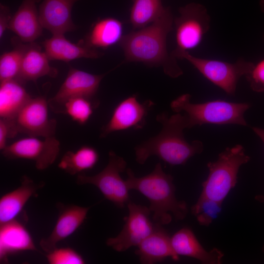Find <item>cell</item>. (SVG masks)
Segmentation results:
<instances>
[{
  "mask_svg": "<svg viewBox=\"0 0 264 264\" xmlns=\"http://www.w3.org/2000/svg\"><path fill=\"white\" fill-rule=\"evenodd\" d=\"M41 0H22L12 16L8 29L15 33L23 43L34 42L42 34L44 28L39 19L37 4Z\"/></svg>",
  "mask_w": 264,
  "mask_h": 264,
  "instance_id": "cell-18",
  "label": "cell"
},
{
  "mask_svg": "<svg viewBox=\"0 0 264 264\" xmlns=\"http://www.w3.org/2000/svg\"><path fill=\"white\" fill-rule=\"evenodd\" d=\"M251 88L257 92H264V59L259 62L245 76Z\"/></svg>",
  "mask_w": 264,
  "mask_h": 264,
  "instance_id": "cell-31",
  "label": "cell"
},
{
  "mask_svg": "<svg viewBox=\"0 0 264 264\" xmlns=\"http://www.w3.org/2000/svg\"><path fill=\"white\" fill-rule=\"evenodd\" d=\"M129 215L121 232L115 237L109 238L106 244L118 252L138 246L154 230L156 224L150 219L151 212L149 207L129 201Z\"/></svg>",
  "mask_w": 264,
  "mask_h": 264,
  "instance_id": "cell-10",
  "label": "cell"
},
{
  "mask_svg": "<svg viewBox=\"0 0 264 264\" xmlns=\"http://www.w3.org/2000/svg\"><path fill=\"white\" fill-rule=\"evenodd\" d=\"M59 216L50 235L41 239L40 245L47 253L57 247V243L75 232L85 220L90 207L59 204Z\"/></svg>",
  "mask_w": 264,
  "mask_h": 264,
  "instance_id": "cell-14",
  "label": "cell"
},
{
  "mask_svg": "<svg viewBox=\"0 0 264 264\" xmlns=\"http://www.w3.org/2000/svg\"><path fill=\"white\" fill-rule=\"evenodd\" d=\"M254 132L261 138L264 144V129L258 127H253Z\"/></svg>",
  "mask_w": 264,
  "mask_h": 264,
  "instance_id": "cell-34",
  "label": "cell"
},
{
  "mask_svg": "<svg viewBox=\"0 0 264 264\" xmlns=\"http://www.w3.org/2000/svg\"><path fill=\"white\" fill-rule=\"evenodd\" d=\"M44 185L36 183L27 176H22L20 186L3 195L0 198V225L16 219L24 205Z\"/></svg>",
  "mask_w": 264,
  "mask_h": 264,
  "instance_id": "cell-21",
  "label": "cell"
},
{
  "mask_svg": "<svg viewBox=\"0 0 264 264\" xmlns=\"http://www.w3.org/2000/svg\"><path fill=\"white\" fill-rule=\"evenodd\" d=\"M154 105L149 100L140 103L135 94L127 97L114 108L110 119L102 127L100 137L105 138L116 131L142 128L148 112Z\"/></svg>",
  "mask_w": 264,
  "mask_h": 264,
  "instance_id": "cell-13",
  "label": "cell"
},
{
  "mask_svg": "<svg viewBox=\"0 0 264 264\" xmlns=\"http://www.w3.org/2000/svg\"><path fill=\"white\" fill-rule=\"evenodd\" d=\"M156 120L162 125L160 132L134 148L138 163L143 164L149 157L155 155L172 166L184 165L191 157L202 153L201 141L189 143L184 138L183 131L187 128L185 114L176 113L169 116L163 112L156 116Z\"/></svg>",
  "mask_w": 264,
  "mask_h": 264,
  "instance_id": "cell-2",
  "label": "cell"
},
{
  "mask_svg": "<svg viewBox=\"0 0 264 264\" xmlns=\"http://www.w3.org/2000/svg\"><path fill=\"white\" fill-rule=\"evenodd\" d=\"M49 61L45 52L42 50L38 44L34 42L29 43L16 80L23 84L27 81L36 82L39 78L45 76L57 77L58 70L50 65Z\"/></svg>",
  "mask_w": 264,
  "mask_h": 264,
  "instance_id": "cell-22",
  "label": "cell"
},
{
  "mask_svg": "<svg viewBox=\"0 0 264 264\" xmlns=\"http://www.w3.org/2000/svg\"><path fill=\"white\" fill-rule=\"evenodd\" d=\"M99 160V154L93 147L84 145L75 151H67L58 167L70 175L93 168Z\"/></svg>",
  "mask_w": 264,
  "mask_h": 264,
  "instance_id": "cell-25",
  "label": "cell"
},
{
  "mask_svg": "<svg viewBox=\"0 0 264 264\" xmlns=\"http://www.w3.org/2000/svg\"><path fill=\"white\" fill-rule=\"evenodd\" d=\"M60 150V143L55 136L45 137L43 140L29 136L7 145L1 151L2 155L7 159L33 160L36 168L43 170L55 162Z\"/></svg>",
  "mask_w": 264,
  "mask_h": 264,
  "instance_id": "cell-11",
  "label": "cell"
},
{
  "mask_svg": "<svg viewBox=\"0 0 264 264\" xmlns=\"http://www.w3.org/2000/svg\"><path fill=\"white\" fill-rule=\"evenodd\" d=\"M174 20L176 47L175 50L188 51L197 47L209 29L210 17L205 7L190 3L179 9Z\"/></svg>",
  "mask_w": 264,
  "mask_h": 264,
  "instance_id": "cell-9",
  "label": "cell"
},
{
  "mask_svg": "<svg viewBox=\"0 0 264 264\" xmlns=\"http://www.w3.org/2000/svg\"><path fill=\"white\" fill-rule=\"evenodd\" d=\"M31 98L22 84L17 80L0 82V118H13Z\"/></svg>",
  "mask_w": 264,
  "mask_h": 264,
  "instance_id": "cell-23",
  "label": "cell"
},
{
  "mask_svg": "<svg viewBox=\"0 0 264 264\" xmlns=\"http://www.w3.org/2000/svg\"><path fill=\"white\" fill-rule=\"evenodd\" d=\"M126 181L129 189L138 191L150 201L149 209L153 213V220L156 224H169L173 217L176 220H182L188 212L187 203L176 197V188L173 178L162 170L157 163L153 171L142 176H135L132 169L127 170Z\"/></svg>",
  "mask_w": 264,
  "mask_h": 264,
  "instance_id": "cell-3",
  "label": "cell"
},
{
  "mask_svg": "<svg viewBox=\"0 0 264 264\" xmlns=\"http://www.w3.org/2000/svg\"><path fill=\"white\" fill-rule=\"evenodd\" d=\"M171 54L176 59L188 61L204 77L229 95L235 94L240 78L247 75L254 65L253 63L242 59L234 63H230L198 58L188 51L174 50Z\"/></svg>",
  "mask_w": 264,
  "mask_h": 264,
  "instance_id": "cell-6",
  "label": "cell"
},
{
  "mask_svg": "<svg viewBox=\"0 0 264 264\" xmlns=\"http://www.w3.org/2000/svg\"><path fill=\"white\" fill-rule=\"evenodd\" d=\"M171 242L177 255L194 258L204 264H220L224 256L223 253L217 248L205 250L189 227H183L176 232L171 237Z\"/></svg>",
  "mask_w": 264,
  "mask_h": 264,
  "instance_id": "cell-19",
  "label": "cell"
},
{
  "mask_svg": "<svg viewBox=\"0 0 264 264\" xmlns=\"http://www.w3.org/2000/svg\"></svg>",
  "mask_w": 264,
  "mask_h": 264,
  "instance_id": "cell-36",
  "label": "cell"
},
{
  "mask_svg": "<svg viewBox=\"0 0 264 264\" xmlns=\"http://www.w3.org/2000/svg\"><path fill=\"white\" fill-rule=\"evenodd\" d=\"M174 19L169 7L151 24L123 36L119 44L128 62H141L150 66L161 67L171 78L183 71L176 58L169 53L167 38L173 29Z\"/></svg>",
  "mask_w": 264,
  "mask_h": 264,
  "instance_id": "cell-1",
  "label": "cell"
},
{
  "mask_svg": "<svg viewBox=\"0 0 264 264\" xmlns=\"http://www.w3.org/2000/svg\"><path fill=\"white\" fill-rule=\"evenodd\" d=\"M11 43L13 49L3 53L0 57V83L17 79L29 45V43L22 42L17 36L12 38Z\"/></svg>",
  "mask_w": 264,
  "mask_h": 264,
  "instance_id": "cell-26",
  "label": "cell"
},
{
  "mask_svg": "<svg viewBox=\"0 0 264 264\" xmlns=\"http://www.w3.org/2000/svg\"><path fill=\"white\" fill-rule=\"evenodd\" d=\"M48 105L45 96L31 97L15 117L6 119L11 138L18 133L44 138L55 136L57 121L49 118Z\"/></svg>",
  "mask_w": 264,
  "mask_h": 264,
  "instance_id": "cell-8",
  "label": "cell"
},
{
  "mask_svg": "<svg viewBox=\"0 0 264 264\" xmlns=\"http://www.w3.org/2000/svg\"><path fill=\"white\" fill-rule=\"evenodd\" d=\"M249 160L250 157L245 154L242 145L226 148L215 161L207 163L209 175L202 183V190L199 198L222 203L237 183L240 167Z\"/></svg>",
  "mask_w": 264,
  "mask_h": 264,
  "instance_id": "cell-5",
  "label": "cell"
},
{
  "mask_svg": "<svg viewBox=\"0 0 264 264\" xmlns=\"http://www.w3.org/2000/svg\"><path fill=\"white\" fill-rule=\"evenodd\" d=\"M135 253L143 264L161 262L168 257L175 261L179 260V256L172 246L171 237L161 225L157 224L154 231L138 245Z\"/></svg>",
  "mask_w": 264,
  "mask_h": 264,
  "instance_id": "cell-20",
  "label": "cell"
},
{
  "mask_svg": "<svg viewBox=\"0 0 264 264\" xmlns=\"http://www.w3.org/2000/svg\"><path fill=\"white\" fill-rule=\"evenodd\" d=\"M99 105L98 100L77 97L70 99L65 104L62 113L67 114L80 125L85 124Z\"/></svg>",
  "mask_w": 264,
  "mask_h": 264,
  "instance_id": "cell-28",
  "label": "cell"
},
{
  "mask_svg": "<svg viewBox=\"0 0 264 264\" xmlns=\"http://www.w3.org/2000/svg\"><path fill=\"white\" fill-rule=\"evenodd\" d=\"M81 0H43L39 8L44 28L53 34H65L76 29L71 17L72 7Z\"/></svg>",
  "mask_w": 264,
  "mask_h": 264,
  "instance_id": "cell-15",
  "label": "cell"
},
{
  "mask_svg": "<svg viewBox=\"0 0 264 264\" xmlns=\"http://www.w3.org/2000/svg\"><path fill=\"white\" fill-rule=\"evenodd\" d=\"M191 95L182 94L171 103V109L176 113L185 112L187 128L204 124L218 125L236 124L247 126L244 112L250 107L248 103H234L222 100L192 103Z\"/></svg>",
  "mask_w": 264,
  "mask_h": 264,
  "instance_id": "cell-4",
  "label": "cell"
},
{
  "mask_svg": "<svg viewBox=\"0 0 264 264\" xmlns=\"http://www.w3.org/2000/svg\"><path fill=\"white\" fill-rule=\"evenodd\" d=\"M11 138L10 130L7 121L0 118V150L2 151L6 146L8 138Z\"/></svg>",
  "mask_w": 264,
  "mask_h": 264,
  "instance_id": "cell-33",
  "label": "cell"
},
{
  "mask_svg": "<svg viewBox=\"0 0 264 264\" xmlns=\"http://www.w3.org/2000/svg\"><path fill=\"white\" fill-rule=\"evenodd\" d=\"M127 166L124 159L114 151L109 152L108 163L99 173L91 176L78 174V185L92 184L97 187L104 197L119 208H123L129 201V190L126 180L120 176Z\"/></svg>",
  "mask_w": 264,
  "mask_h": 264,
  "instance_id": "cell-7",
  "label": "cell"
},
{
  "mask_svg": "<svg viewBox=\"0 0 264 264\" xmlns=\"http://www.w3.org/2000/svg\"><path fill=\"white\" fill-rule=\"evenodd\" d=\"M122 22L113 18H106L97 21L84 40L95 48H106L120 43L123 35Z\"/></svg>",
  "mask_w": 264,
  "mask_h": 264,
  "instance_id": "cell-24",
  "label": "cell"
},
{
  "mask_svg": "<svg viewBox=\"0 0 264 264\" xmlns=\"http://www.w3.org/2000/svg\"><path fill=\"white\" fill-rule=\"evenodd\" d=\"M12 16L9 8L2 3L0 4V38L1 39L5 30L8 29Z\"/></svg>",
  "mask_w": 264,
  "mask_h": 264,
  "instance_id": "cell-32",
  "label": "cell"
},
{
  "mask_svg": "<svg viewBox=\"0 0 264 264\" xmlns=\"http://www.w3.org/2000/svg\"><path fill=\"white\" fill-rule=\"evenodd\" d=\"M165 8L161 0H134L130 11V22L135 29L142 28L156 20Z\"/></svg>",
  "mask_w": 264,
  "mask_h": 264,
  "instance_id": "cell-27",
  "label": "cell"
},
{
  "mask_svg": "<svg viewBox=\"0 0 264 264\" xmlns=\"http://www.w3.org/2000/svg\"><path fill=\"white\" fill-rule=\"evenodd\" d=\"M25 251H38L24 224L17 219L0 225V262L6 263L10 256Z\"/></svg>",
  "mask_w": 264,
  "mask_h": 264,
  "instance_id": "cell-17",
  "label": "cell"
},
{
  "mask_svg": "<svg viewBox=\"0 0 264 264\" xmlns=\"http://www.w3.org/2000/svg\"><path fill=\"white\" fill-rule=\"evenodd\" d=\"M43 45L50 61L68 62L80 58L97 59L103 55V52L88 45L84 41L78 44L71 43L65 34H53L43 42Z\"/></svg>",
  "mask_w": 264,
  "mask_h": 264,
  "instance_id": "cell-16",
  "label": "cell"
},
{
  "mask_svg": "<svg viewBox=\"0 0 264 264\" xmlns=\"http://www.w3.org/2000/svg\"><path fill=\"white\" fill-rule=\"evenodd\" d=\"M46 259L50 264H84L83 257L70 247H56L47 253Z\"/></svg>",
  "mask_w": 264,
  "mask_h": 264,
  "instance_id": "cell-30",
  "label": "cell"
},
{
  "mask_svg": "<svg viewBox=\"0 0 264 264\" xmlns=\"http://www.w3.org/2000/svg\"><path fill=\"white\" fill-rule=\"evenodd\" d=\"M259 4L262 11L264 13V0H260Z\"/></svg>",
  "mask_w": 264,
  "mask_h": 264,
  "instance_id": "cell-35",
  "label": "cell"
},
{
  "mask_svg": "<svg viewBox=\"0 0 264 264\" xmlns=\"http://www.w3.org/2000/svg\"><path fill=\"white\" fill-rule=\"evenodd\" d=\"M222 209V202L208 198H199L191 207V212L199 224L209 226L216 219Z\"/></svg>",
  "mask_w": 264,
  "mask_h": 264,
  "instance_id": "cell-29",
  "label": "cell"
},
{
  "mask_svg": "<svg viewBox=\"0 0 264 264\" xmlns=\"http://www.w3.org/2000/svg\"><path fill=\"white\" fill-rule=\"evenodd\" d=\"M106 74H93L70 67L59 90L48 101V105L54 112L62 113L65 104L70 99L83 97L94 99Z\"/></svg>",
  "mask_w": 264,
  "mask_h": 264,
  "instance_id": "cell-12",
  "label": "cell"
}]
</instances>
